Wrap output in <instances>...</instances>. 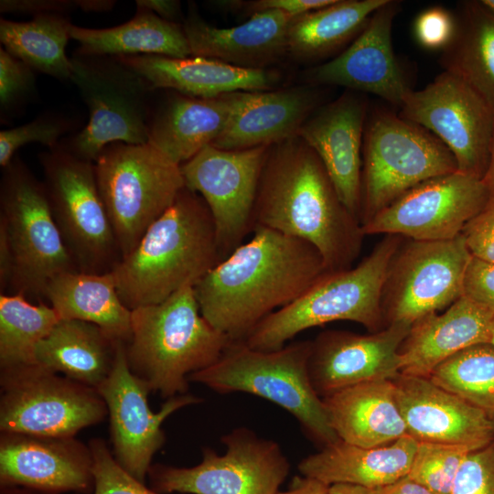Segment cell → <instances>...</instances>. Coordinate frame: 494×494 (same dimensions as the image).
<instances>
[{"label":"cell","instance_id":"1","mask_svg":"<svg viewBox=\"0 0 494 494\" xmlns=\"http://www.w3.org/2000/svg\"><path fill=\"white\" fill-rule=\"evenodd\" d=\"M252 231L193 287L201 315L231 341H243L328 273L310 243L263 226Z\"/></svg>","mask_w":494,"mask_h":494},{"label":"cell","instance_id":"2","mask_svg":"<svg viewBox=\"0 0 494 494\" xmlns=\"http://www.w3.org/2000/svg\"><path fill=\"white\" fill-rule=\"evenodd\" d=\"M254 227L301 239L328 272L352 267L365 236L315 151L299 136L269 147L254 206Z\"/></svg>","mask_w":494,"mask_h":494},{"label":"cell","instance_id":"3","mask_svg":"<svg viewBox=\"0 0 494 494\" xmlns=\"http://www.w3.org/2000/svg\"><path fill=\"white\" fill-rule=\"evenodd\" d=\"M221 260L210 212L185 187L111 272L122 302L134 310L194 287Z\"/></svg>","mask_w":494,"mask_h":494},{"label":"cell","instance_id":"4","mask_svg":"<svg viewBox=\"0 0 494 494\" xmlns=\"http://www.w3.org/2000/svg\"><path fill=\"white\" fill-rule=\"evenodd\" d=\"M231 340L201 315L192 286L132 310L125 356L131 371L166 399L188 393V377L214 364Z\"/></svg>","mask_w":494,"mask_h":494},{"label":"cell","instance_id":"5","mask_svg":"<svg viewBox=\"0 0 494 494\" xmlns=\"http://www.w3.org/2000/svg\"><path fill=\"white\" fill-rule=\"evenodd\" d=\"M403 237L386 234L358 265L328 272L298 299L263 319L243 342L275 350L308 328L348 320L377 332L384 324L381 292L391 261Z\"/></svg>","mask_w":494,"mask_h":494},{"label":"cell","instance_id":"6","mask_svg":"<svg viewBox=\"0 0 494 494\" xmlns=\"http://www.w3.org/2000/svg\"><path fill=\"white\" fill-rule=\"evenodd\" d=\"M310 352L308 340L269 351L231 341L214 364L192 373L188 380L221 394L245 392L268 400L291 413L306 436L325 447L340 439L312 386Z\"/></svg>","mask_w":494,"mask_h":494},{"label":"cell","instance_id":"7","mask_svg":"<svg viewBox=\"0 0 494 494\" xmlns=\"http://www.w3.org/2000/svg\"><path fill=\"white\" fill-rule=\"evenodd\" d=\"M94 166L123 258L185 188L180 166L148 143L115 142L102 149Z\"/></svg>","mask_w":494,"mask_h":494},{"label":"cell","instance_id":"8","mask_svg":"<svg viewBox=\"0 0 494 494\" xmlns=\"http://www.w3.org/2000/svg\"><path fill=\"white\" fill-rule=\"evenodd\" d=\"M457 171L453 154L429 131L375 110L363 136L361 226L413 187Z\"/></svg>","mask_w":494,"mask_h":494},{"label":"cell","instance_id":"9","mask_svg":"<svg viewBox=\"0 0 494 494\" xmlns=\"http://www.w3.org/2000/svg\"><path fill=\"white\" fill-rule=\"evenodd\" d=\"M0 224L13 254L11 294L43 300L51 279L79 271L52 215L43 181L17 156L3 170Z\"/></svg>","mask_w":494,"mask_h":494},{"label":"cell","instance_id":"10","mask_svg":"<svg viewBox=\"0 0 494 494\" xmlns=\"http://www.w3.org/2000/svg\"><path fill=\"white\" fill-rule=\"evenodd\" d=\"M70 80L89 110L86 126L62 145L74 156L93 162L115 142L148 143V93L154 89L138 73L110 56L75 54Z\"/></svg>","mask_w":494,"mask_h":494},{"label":"cell","instance_id":"11","mask_svg":"<svg viewBox=\"0 0 494 494\" xmlns=\"http://www.w3.org/2000/svg\"><path fill=\"white\" fill-rule=\"evenodd\" d=\"M39 158L52 215L77 269L111 272L121 253L99 192L94 163L60 144Z\"/></svg>","mask_w":494,"mask_h":494},{"label":"cell","instance_id":"12","mask_svg":"<svg viewBox=\"0 0 494 494\" xmlns=\"http://www.w3.org/2000/svg\"><path fill=\"white\" fill-rule=\"evenodd\" d=\"M107 415L95 388L38 363L0 369V432L74 437Z\"/></svg>","mask_w":494,"mask_h":494},{"label":"cell","instance_id":"13","mask_svg":"<svg viewBox=\"0 0 494 494\" xmlns=\"http://www.w3.org/2000/svg\"><path fill=\"white\" fill-rule=\"evenodd\" d=\"M220 455L202 449L201 461L192 467L151 466L147 478L161 494H277L290 471L278 443L241 426L221 437Z\"/></svg>","mask_w":494,"mask_h":494},{"label":"cell","instance_id":"14","mask_svg":"<svg viewBox=\"0 0 494 494\" xmlns=\"http://www.w3.org/2000/svg\"><path fill=\"white\" fill-rule=\"evenodd\" d=\"M462 234L444 241L403 239L393 255L383 285V321L413 325L447 308L463 296L471 259Z\"/></svg>","mask_w":494,"mask_h":494},{"label":"cell","instance_id":"15","mask_svg":"<svg viewBox=\"0 0 494 494\" xmlns=\"http://www.w3.org/2000/svg\"><path fill=\"white\" fill-rule=\"evenodd\" d=\"M400 116L436 136L455 156L458 172L483 178L494 110L459 76L444 70L423 90L412 91Z\"/></svg>","mask_w":494,"mask_h":494},{"label":"cell","instance_id":"16","mask_svg":"<svg viewBox=\"0 0 494 494\" xmlns=\"http://www.w3.org/2000/svg\"><path fill=\"white\" fill-rule=\"evenodd\" d=\"M269 147L227 150L209 145L180 165L185 187L199 194L210 212L221 259L254 229V206Z\"/></svg>","mask_w":494,"mask_h":494},{"label":"cell","instance_id":"17","mask_svg":"<svg viewBox=\"0 0 494 494\" xmlns=\"http://www.w3.org/2000/svg\"><path fill=\"white\" fill-rule=\"evenodd\" d=\"M492 195L478 177L456 172L413 187L362 225L365 235L393 234L415 241L459 236Z\"/></svg>","mask_w":494,"mask_h":494},{"label":"cell","instance_id":"18","mask_svg":"<svg viewBox=\"0 0 494 494\" xmlns=\"http://www.w3.org/2000/svg\"><path fill=\"white\" fill-rule=\"evenodd\" d=\"M108 411L112 454L129 474L145 483L154 456L166 443L163 422L175 412L200 403L191 393L166 399L158 412L148 404L149 387L130 370L120 342L113 369L98 387Z\"/></svg>","mask_w":494,"mask_h":494},{"label":"cell","instance_id":"19","mask_svg":"<svg viewBox=\"0 0 494 494\" xmlns=\"http://www.w3.org/2000/svg\"><path fill=\"white\" fill-rule=\"evenodd\" d=\"M400 10V1L388 0L347 48L308 70L306 81L311 85L341 86L374 94L401 108L413 90L392 48V25Z\"/></svg>","mask_w":494,"mask_h":494},{"label":"cell","instance_id":"20","mask_svg":"<svg viewBox=\"0 0 494 494\" xmlns=\"http://www.w3.org/2000/svg\"><path fill=\"white\" fill-rule=\"evenodd\" d=\"M48 494H92L93 456L74 437L0 432V488Z\"/></svg>","mask_w":494,"mask_h":494},{"label":"cell","instance_id":"21","mask_svg":"<svg viewBox=\"0 0 494 494\" xmlns=\"http://www.w3.org/2000/svg\"><path fill=\"white\" fill-rule=\"evenodd\" d=\"M411 325L393 323L370 335L328 330L311 341L312 386L322 399L339 390L400 374V347Z\"/></svg>","mask_w":494,"mask_h":494},{"label":"cell","instance_id":"22","mask_svg":"<svg viewBox=\"0 0 494 494\" xmlns=\"http://www.w3.org/2000/svg\"><path fill=\"white\" fill-rule=\"evenodd\" d=\"M367 110L363 93L346 90L336 100L317 108L297 134L317 155L341 201L360 221Z\"/></svg>","mask_w":494,"mask_h":494},{"label":"cell","instance_id":"23","mask_svg":"<svg viewBox=\"0 0 494 494\" xmlns=\"http://www.w3.org/2000/svg\"><path fill=\"white\" fill-rule=\"evenodd\" d=\"M392 381L407 433L417 441L476 449L490 444L494 423L486 412L438 387L429 378L400 373Z\"/></svg>","mask_w":494,"mask_h":494},{"label":"cell","instance_id":"24","mask_svg":"<svg viewBox=\"0 0 494 494\" xmlns=\"http://www.w3.org/2000/svg\"><path fill=\"white\" fill-rule=\"evenodd\" d=\"M321 101L320 91L312 85L239 91L237 107L226 129L211 145L238 150L271 146L295 137Z\"/></svg>","mask_w":494,"mask_h":494},{"label":"cell","instance_id":"25","mask_svg":"<svg viewBox=\"0 0 494 494\" xmlns=\"http://www.w3.org/2000/svg\"><path fill=\"white\" fill-rule=\"evenodd\" d=\"M293 16L278 10L254 13L231 27L208 24L191 11L182 24L192 56L217 59L244 69H269L286 51Z\"/></svg>","mask_w":494,"mask_h":494},{"label":"cell","instance_id":"26","mask_svg":"<svg viewBox=\"0 0 494 494\" xmlns=\"http://www.w3.org/2000/svg\"><path fill=\"white\" fill-rule=\"evenodd\" d=\"M155 89H171L197 98H214L236 91L272 90L281 75L271 69H244L203 58L158 55L115 57Z\"/></svg>","mask_w":494,"mask_h":494},{"label":"cell","instance_id":"27","mask_svg":"<svg viewBox=\"0 0 494 494\" xmlns=\"http://www.w3.org/2000/svg\"><path fill=\"white\" fill-rule=\"evenodd\" d=\"M494 313L461 296L442 314L415 321L400 347V373L428 378L443 361L468 347L488 343Z\"/></svg>","mask_w":494,"mask_h":494},{"label":"cell","instance_id":"28","mask_svg":"<svg viewBox=\"0 0 494 494\" xmlns=\"http://www.w3.org/2000/svg\"><path fill=\"white\" fill-rule=\"evenodd\" d=\"M238 100L239 91L214 98L173 95L151 118L148 144L180 166L222 134Z\"/></svg>","mask_w":494,"mask_h":494},{"label":"cell","instance_id":"29","mask_svg":"<svg viewBox=\"0 0 494 494\" xmlns=\"http://www.w3.org/2000/svg\"><path fill=\"white\" fill-rule=\"evenodd\" d=\"M417 444L408 434L377 447H362L339 440L304 457L297 469L300 475L328 486L347 483L373 489L407 476Z\"/></svg>","mask_w":494,"mask_h":494},{"label":"cell","instance_id":"30","mask_svg":"<svg viewBox=\"0 0 494 494\" xmlns=\"http://www.w3.org/2000/svg\"><path fill=\"white\" fill-rule=\"evenodd\" d=\"M322 400L331 428L348 444L377 447L408 434L392 380L356 384Z\"/></svg>","mask_w":494,"mask_h":494},{"label":"cell","instance_id":"31","mask_svg":"<svg viewBox=\"0 0 494 494\" xmlns=\"http://www.w3.org/2000/svg\"><path fill=\"white\" fill-rule=\"evenodd\" d=\"M102 328L77 319H60L37 346L36 363L98 389L111 374L119 343Z\"/></svg>","mask_w":494,"mask_h":494},{"label":"cell","instance_id":"32","mask_svg":"<svg viewBox=\"0 0 494 494\" xmlns=\"http://www.w3.org/2000/svg\"><path fill=\"white\" fill-rule=\"evenodd\" d=\"M44 298L60 319L92 323L125 344L131 337L132 310L122 302L112 272L60 274L48 282Z\"/></svg>","mask_w":494,"mask_h":494},{"label":"cell","instance_id":"33","mask_svg":"<svg viewBox=\"0 0 494 494\" xmlns=\"http://www.w3.org/2000/svg\"><path fill=\"white\" fill-rule=\"evenodd\" d=\"M70 38L79 43L77 54L85 56L158 55L191 57L182 25L166 21L153 12L137 7L126 23L110 28H87L71 25Z\"/></svg>","mask_w":494,"mask_h":494},{"label":"cell","instance_id":"34","mask_svg":"<svg viewBox=\"0 0 494 494\" xmlns=\"http://www.w3.org/2000/svg\"><path fill=\"white\" fill-rule=\"evenodd\" d=\"M388 0H336L290 21L286 51L296 59L318 60L335 53L363 30Z\"/></svg>","mask_w":494,"mask_h":494},{"label":"cell","instance_id":"35","mask_svg":"<svg viewBox=\"0 0 494 494\" xmlns=\"http://www.w3.org/2000/svg\"><path fill=\"white\" fill-rule=\"evenodd\" d=\"M456 32L440 59L494 110V14L480 0L463 1L456 10Z\"/></svg>","mask_w":494,"mask_h":494},{"label":"cell","instance_id":"36","mask_svg":"<svg viewBox=\"0 0 494 494\" xmlns=\"http://www.w3.org/2000/svg\"><path fill=\"white\" fill-rule=\"evenodd\" d=\"M71 22L66 15L43 14L28 22L0 20L4 48L34 70L59 80H70L71 59L66 46Z\"/></svg>","mask_w":494,"mask_h":494},{"label":"cell","instance_id":"37","mask_svg":"<svg viewBox=\"0 0 494 494\" xmlns=\"http://www.w3.org/2000/svg\"><path fill=\"white\" fill-rule=\"evenodd\" d=\"M59 320L43 300L33 304L22 294H1L0 369L36 363L38 344Z\"/></svg>","mask_w":494,"mask_h":494},{"label":"cell","instance_id":"38","mask_svg":"<svg viewBox=\"0 0 494 494\" xmlns=\"http://www.w3.org/2000/svg\"><path fill=\"white\" fill-rule=\"evenodd\" d=\"M428 378L488 414L494 413V345L464 349L439 364Z\"/></svg>","mask_w":494,"mask_h":494},{"label":"cell","instance_id":"39","mask_svg":"<svg viewBox=\"0 0 494 494\" xmlns=\"http://www.w3.org/2000/svg\"><path fill=\"white\" fill-rule=\"evenodd\" d=\"M475 450L465 445L418 441L406 477L435 494H449L463 460Z\"/></svg>","mask_w":494,"mask_h":494},{"label":"cell","instance_id":"40","mask_svg":"<svg viewBox=\"0 0 494 494\" xmlns=\"http://www.w3.org/2000/svg\"><path fill=\"white\" fill-rule=\"evenodd\" d=\"M70 123L55 115H42L14 128L0 132V166L5 167L23 145L38 143L49 149L59 145L60 139L70 130Z\"/></svg>","mask_w":494,"mask_h":494},{"label":"cell","instance_id":"41","mask_svg":"<svg viewBox=\"0 0 494 494\" xmlns=\"http://www.w3.org/2000/svg\"><path fill=\"white\" fill-rule=\"evenodd\" d=\"M88 445L93 456L92 494H161L125 471L104 440L92 438Z\"/></svg>","mask_w":494,"mask_h":494},{"label":"cell","instance_id":"42","mask_svg":"<svg viewBox=\"0 0 494 494\" xmlns=\"http://www.w3.org/2000/svg\"><path fill=\"white\" fill-rule=\"evenodd\" d=\"M449 494H494V445L465 457Z\"/></svg>","mask_w":494,"mask_h":494},{"label":"cell","instance_id":"43","mask_svg":"<svg viewBox=\"0 0 494 494\" xmlns=\"http://www.w3.org/2000/svg\"><path fill=\"white\" fill-rule=\"evenodd\" d=\"M34 70L12 56L4 48H0V105L4 110L11 109L33 90Z\"/></svg>","mask_w":494,"mask_h":494},{"label":"cell","instance_id":"44","mask_svg":"<svg viewBox=\"0 0 494 494\" xmlns=\"http://www.w3.org/2000/svg\"><path fill=\"white\" fill-rule=\"evenodd\" d=\"M413 31L423 48L445 50L456 36V16L441 6L430 7L417 16Z\"/></svg>","mask_w":494,"mask_h":494},{"label":"cell","instance_id":"45","mask_svg":"<svg viewBox=\"0 0 494 494\" xmlns=\"http://www.w3.org/2000/svg\"><path fill=\"white\" fill-rule=\"evenodd\" d=\"M461 234L472 256L494 263V196Z\"/></svg>","mask_w":494,"mask_h":494},{"label":"cell","instance_id":"46","mask_svg":"<svg viewBox=\"0 0 494 494\" xmlns=\"http://www.w3.org/2000/svg\"><path fill=\"white\" fill-rule=\"evenodd\" d=\"M463 296L494 313V263L471 256L465 274Z\"/></svg>","mask_w":494,"mask_h":494},{"label":"cell","instance_id":"47","mask_svg":"<svg viewBox=\"0 0 494 494\" xmlns=\"http://www.w3.org/2000/svg\"><path fill=\"white\" fill-rule=\"evenodd\" d=\"M336 0H256V1H220V6L227 7L228 10H244L249 14L265 11L278 10L290 15L293 17L307 12L322 8L333 4Z\"/></svg>","mask_w":494,"mask_h":494},{"label":"cell","instance_id":"48","mask_svg":"<svg viewBox=\"0 0 494 494\" xmlns=\"http://www.w3.org/2000/svg\"><path fill=\"white\" fill-rule=\"evenodd\" d=\"M77 8L76 0H1L2 13L31 14L34 16L43 14H62Z\"/></svg>","mask_w":494,"mask_h":494},{"label":"cell","instance_id":"49","mask_svg":"<svg viewBox=\"0 0 494 494\" xmlns=\"http://www.w3.org/2000/svg\"><path fill=\"white\" fill-rule=\"evenodd\" d=\"M136 7L147 9L159 17L172 22L177 23L182 16L180 2L176 0H137L135 1Z\"/></svg>","mask_w":494,"mask_h":494},{"label":"cell","instance_id":"50","mask_svg":"<svg viewBox=\"0 0 494 494\" xmlns=\"http://www.w3.org/2000/svg\"><path fill=\"white\" fill-rule=\"evenodd\" d=\"M370 494H435L423 485L404 477L390 485L370 489Z\"/></svg>","mask_w":494,"mask_h":494},{"label":"cell","instance_id":"51","mask_svg":"<svg viewBox=\"0 0 494 494\" xmlns=\"http://www.w3.org/2000/svg\"><path fill=\"white\" fill-rule=\"evenodd\" d=\"M328 488L320 480L301 475L294 478L286 490H280L277 494H328Z\"/></svg>","mask_w":494,"mask_h":494},{"label":"cell","instance_id":"52","mask_svg":"<svg viewBox=\"0 0 494 494\" xmlns=\"http://www.w3.org/2000/svg\"><path fill=\"white\" fill-rule=\"evenodd\" d=\"M115 2L112 0H76L77 8L83 12H105L111 10Z\"/></svg>","mask_w":494,"mask_h":494},{"label":"cell","instance_id":"53","mask_svg":"<svg viewBox=\"0 0 494 494\" xmlns=\"http://www.w3.org/2000/svg\"><path fill=\"white\" fill-rule=\"evenodd\" d=\"M328 494H370V489L354 484L337 483L329 486Z\"/></svg>","mask_w":494,"mask_h":494},{"label":"cell","instance_id":"54","mask_svg":"<svg viewBox=\"0 0 494 494\" xmlns=\"http://www.w3.org/2000/svg\"><path fill=\"white\" fill-rule=\"evenodd\" d=\"M482 181L484 182V184L489 190L490 194L494 196V124H493L489 166L482 178Z\"/></svg>","mask_w":494,"mask_h":494},{"label":"cell","instance_id":"55","mask_svg":"<svg viewBox=\"0 0 494 494\" xmlns=\"http://www.w3.org/2000/svg\"><path fill=\"white\" fill-rule=\"evenodd\" d=\"M0 494H48L39 492L37 490L26 489V488H20V487H6V488H0Z\"/></svg>","mask_w":494,"mask_h":494},{"label":"cell","instance_id":"56","mask_svg":"<svg viewBox=\"0 0 494 494\" xmlns=\"http://www.w3.org/2000/svg\"><path fill=\"white\" fill-rule=\"evenodd\" d=\"M482 4L494 14V0H480Z\"/></svg>","mask_w":494,"mask_h":494},{"label":"cell","instance_id":"57","mask_svg":"<svg viewBox=\"0 0 494 494\" xmlns=\"http://www.w3.org/2000/svg\"><path fill=\"white\" fill-rule=\"evenodd\" d=\"M488 343H490L492 345H494V320L492 322V325H491V328H490V333H489V342Z\"/></svg>","mask_w":494,"mask_h":494}]
</instances>
